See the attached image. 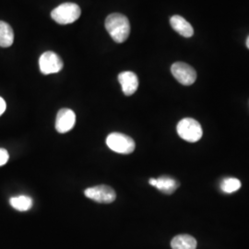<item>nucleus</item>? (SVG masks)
I'll use <instances>...</instances> for the list:
<instances>
[{"label": "nucleus", "mask_w": 249, "mask_h": 249, "mask_svg": "<svg viewBox=\"0 0 249 249\" xmlns=\"http://www.w3.org/2000/svg\"><path fill=\"white\" fill-rule=\"evenodd\" d=\"M106 29L112 39L118 44L124 43L130 34V23L123 14L113 13L106 19Z\"/></svg>", "instance_id": "obj_1"}, {"label": "nucleus", "mask_w": 249, "mask_h": 249, "mask_svg": "<svg viewBox=\"0 0 249 249\" xmlns=\"http://www.w3.org/2000/svg\"><path fill=\"white\" fill-rule=\"evenodd\" d=\"M177 131L179 137L187 142H196L202 138L203 135L200 124L190 117L184 118L178 123Z\"/></svg>", "instance_id": "obj_2"}, {"label": "nucleus", "mask_w": 249, "mask_h": 249, "mask_svg": "<svg viewBox=\"0 0 249 249\" xmlns=\"http://www.w3.org/2000/svg\"><path fill=\"white\" fill-rule=\"evenodd\" d=\"M80 8L74 3H64L51 12V17L59 24H70L80 17Z\"/></svg>", "instance_id": "obj_3"}, {"label": "nucleus", "mask_w": 249, "mask_h": 249, "mask_svg": "<svg viewBox=\"0 0 249 249\" xmlns=\"http://www.w3.org/2000/svg\"><path fill=\"white\" fill-rule=\"evenodd\" d=\"M107 145L111 151L120 154H130L133 152L136 147L132 138L118 132L108 135Z\"/></svg>", "instance_id": "obj_4"}, {"label": "nucleus", "mask_w": 249, "mask_h": 249, "mask_svg": "<svg viewBox=\"0 0 249 249\" xmlns=\"http://www.w3.org/2000/svg\"><path fill=\"white\" fill-rule=\"evenodd\" d=\"M84 195L98 203H112L116 199V191L109 186L101 185L89 187L84 191Z\"/></svg>", "instance_id": "obj_5"}, {"label": "nucleus", "mask_w": 249, "mask_h": 249, "mask_svg": "<svg viewBox=\"0 0 249 249\" xmlns=\"http://www.w3.org/2000/svg\"><path fill=\"white\" fill-rule=\"evenodd\" d=\"M63 66L64 64L60 56L52 51L45 52L40 56V59H39L40 71L45 75L58 73L62 70Z\"/></svg>", "instance_id": "obj_6"}, {"label": "nucleus", "mask_w": 249, "mask_h": 249, "mask_svg": "<svg viewBox=\"0 0 249 249\" xmlns=\"http://www.w3.org/2000/svg\"><path fill=\"white\" fill-rule=\"evenodd\" d=\"M171 72L178 82L183 85L189 86L196 81V73L195 70L186 63L177 62L173 64Z\"/></svg>", "instance_id": "obj_7"}, {"label": "nucleus", "mask_w": 249, "mask_h": 249, "mask_svg": "<svg viewBox=\"0 0 249 249\" xmlns=\"http://www.w3.org/2000/svg\"><path fill=\"white\" fill-rule=\"evenodd\" d=\"M76 123L75 113L68 108L58 111L55 119V129L58 133H67L71 131Z\"/></svg>", "instance_id": "obj_8"}, {"label": "nucleus", "mask_w": 249, "mask_h": 249, "mask_svg": "<svg viewBox=\"0 0 249 249\" xmlns=\"http://www.w3.org/2000/svg\"><path fill=\"white\" fill-rule=\"evenodd\" d=\"M118 81L122 87L124 95L126 96L134 94L139 88V79L134 72H121L118 75Z\"/></svg>", "instance_id": "obj_9"}, {"label": "nucleus", "mask_w": 249, "mask_h": 249, "mask_svg": "<svg viewBox=\"0 0 249 249\" xmlns=\"http://www.w3.org/2000/svg\"><path fill=\"white\" fill-rule=\"evenodd\" d=\"M149 183L151 186L156 187L158 190H160L164 194H172L178 187V181L170 177L151 178L149 180Z\"/></svg>", "instance_id": "obj_10"}, {"label": "nucleus", "mask_w": 249, "mask_h": 249, "mask_svg": "<svg viewBox=\"0 0 249 249\" xmlns=\"http://www.w3.org/2000/svg\"><path fill=\"white\" fill-rule=\"evenodd\" d=\"M170 23L172 28L178 32V34L184 37H191L194 35V30L191 24L185 18L178 15H175L170 18Z\"/></svg>", "instance_id": "obj_11"}, {"label": "nucleus", "mask_w": 249, "mask_h": 249, "mask_svg": "<svg viewBox=\"0 0 249 249\" xmlns=\"http://www.w3.org/2000/svg\"><path fill=\"white\" fill-rule=\"evenodd\" d=\"M171 247L173 249H196V241L191 235L180 234L173 238Z\"/></svg>", "instance_id": "obj_12"}, {"label": "nucleus", "mask_w": 249, "mask_h": 249, "mask_svg": "<svg viewBox=\"0 0 249 249\" xmlns=\"http://www.w3.org/2000/svg\"><path fill=\"white\" fill-rule=\"evenodd\" d=\"M14 33L12 28L5 21L0 20V46L9 47L13 44Z\"/></svg>", "instance_id": "obj_13"}, {"label": "nucleus", "mask_w": 249, "mask_h": 249, "mask_svg": "<svg viewBox=\"0 0 249 249\" xmlns=\"http://www.w3.org/2000/svg\"><path fill=\"white\" fill-rule=\"evenodd\" d=\"M9 203L18 212H27L33 207L34 201H33L32 197L21 195V196L11 197L9 199Z\"/></svg>", "instance_id": "obj_14"}, {"label": "nucleus", "mask_w": 249, "mask_h": 249, "mask_svg": "<svg viewBox=\"0 0 249 249\" xmlns=\"http://www.w3.org/2000/svg\"><path fill=\"white\" fill-rule=\"evenodd\" d=\"M240 180H238L237 178H225L221 183V189L224 193H228V194L236 192L237 190L240 189Z\"/></svg>", "instance_id": "obj_15"}, {"label": "nucleus", "mask_w": 249, "mask_h": 249, "mask_svg": "<svg viewBox=\"0 0 249 249\" xmlns=\"http://www.w3.org/2000/svg\"><path fill=\"white\" fill-rule=\"evenodd\" d=\"M9 159V152L5 149H0V166L5 165Z\"/></svg>", "instance_id": "obj_16"}, {"label": "nucleus", "mask_w": 249, "mask_h": 249, "mask_svg": "<svg viewBox=\"0 0 249 249\" xmlns=\"http://www.w3.org/2000/svg\"><path fill=\"white\" fill-rule=\"evenodd\" d=\"M6 108H7V105H6L5 100L2 97H0V116H2L4 114V112L6 111Z\"/></svg>", "instance_id": "obj_17"}, {"label": "nucleus", "mask_w": 249, "mask_h": 249, "mask_svg": "<svg viewBox=\"0 0 249 249\" xmlns=\"http://www.w3.org/2000/svg\"><path fill=\"white\" fill-rule=\"evenodd\" d=\"M247 46H248V48L249 49V36L248 37V39H247Z\"/></svg>", "instance_id": "obj_18"}]
</instances>
